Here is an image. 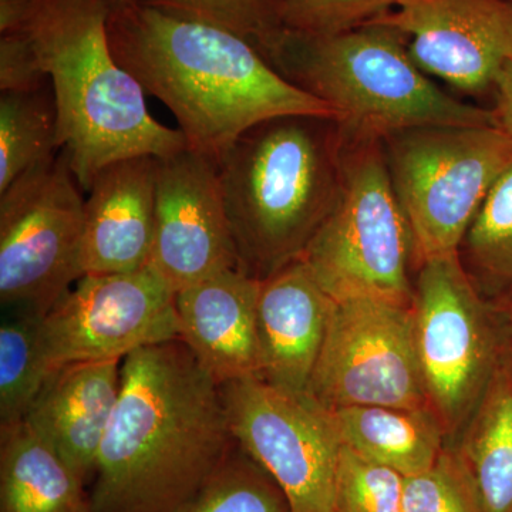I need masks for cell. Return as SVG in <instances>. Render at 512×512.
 Wrapping results in <instances>:
<instances>
[{
	"instance_id": "obj_7",
	"label": "cell",
	"mask_w": 512,
	"mask_h": 512,
	"mask_svg": "<svg viewBox=\"0 0 512 512\" xmlns=\"http://www.w3.org/2000/svg\"><path fill=\"white\" fill-rule=\"evenodd\" d=\"M410 308L427 400L450 446L512 353L507 309L485 301L460 252L417 266Z\"/></svg>"
},
{
	"instance_id": "obj_10",
	"label": "cell",
	"mask_w": 512,
	"mask_h": 512,
	"mask_svg": "<svg viewBox=\"0 0 512 512\" xmlns=\"http://www.w3.org/2000/svg\"><path fill=\"white\" fill-rule=\"evenodd\" d=\"M220 390L232 439L281 485L292 512H336L343 444L333 412L258 376Z\"/></svg>"
},
{
	"instance_id": "obj_22",
	"label": "cell",
	"mask_w": 512,
	"mask_h": 512,
	"mask_svg": "<svg viewBox=\"0 0 512 512\" xmlns=\"http://www.w3.org/2000/svg\"><path fill=\"white\" fill-rule=\"evenodd\" d=\"M63 150L52 84L0 92V192Z\"/></svg>"
},
{
	"instance_id": "obj_17",
	"label": "cell",
	"mask_w": 512,
	"mask_h": 512,
	"mask_svg": "<svg viewBox=\"0 0 512 512\" xmlns=\"http://www.w3.org/2000/svg\"><path fill=\"white\" fill-rule=\"evenodd\" d=\"M258 279L228 269L175 292L183 340L218 384L261 376Z\"/></svg>"
},
{
	"instance_id": "obj_31",
	"label": "cell",
	"mask_w": 512,
	"mask_h": 512,
	"mask_svg": "<svg viewBox=\"0 0 512 512\" xmlns=\"http://www.w3.org/2000/svg\"><path fill=\"white\" fill-rule=\"evenodd\" d=\"M497 103L493 110L495 127L512 140V62L501 70L494 87Z\"/></svg>"
},
{
	"instance_id": "obj_34",
	"label": "cell",
	"mask_w": 512,
	"mask_h": 512,
	"mask_svg": "<svg viewBox=\"0 0 512 512\" xmlns=\"http://www.w3.org/2000/svg\"><path fill=\"white\" fill-rule=\"evenodd\" d=\"M127 2V0H113V5H119V3Z\"/></svg>"
},
{
	"instance_id": "obj_29",
	"label": "cell",
	"mask_w": 512,
	"mask_h": 512,
	"mask_svg": "<svg viewBox=\"0 0 512 512\" xmlns=\"http://www.w3.org/2000/svg\"><path fill=\"white\" fill-rule=\"evenodd\" d=\"M286 32L328 37L350 32L396 8L399 0H276Z\"/></svg>"
},
{
	"instance_id": "obj_32",
	"label": "cell",
	"mask_w": 512,
	"mask_h": 512,
	"mask_svg": "<svg viewBox=\"0 0 512 512\" xmlns=\"http://www.w3.org/2000/svg\"><path fill=\"white\" fill-rule=\"evenodd\" d=\"M33 0H0V33L16 32Z\"/></svg>"
},
{
	"instance_id": "obj_16",
	"label": "cell",
	"mask_w": 512,
	"mask_h": 512,
	"mask_svg": "<svg viewBox=\"0 0 512 512\" xmlns=\"http://www.w3.org/2000/svg\"><path fill=\"white\" fill-rule=\"evenodd\" d=\"M258 281L259 377L288 392L306 393L335 301L302 259Z\"/></svg>"
},
{
	"instance_id": "obj_33",
	"label": "cell",
	"mask_w": 512,
	"mask_h": 512,
	"mask_svg": "<svg viewBox=\"0 0 512 512\" xmlns=\"http://www.w3.org/2000/svg\"><path fill=\"white\" fill-rule=\"evenodd\" d=\"M508 323H510V332H511V348H512V303L508 306L507 309Z\"/></svg>"
},
{
	"instance_id": "obj_18",
	"label": "cell",
	"mask_w": 512,
	"mask_h": 512,
	"mask_svg": "<svg viewBox=\"0 0 512 512\" xmlns=\"http://www.w3.org/2000/svg\"><path fill=\"white\" fill-rule=\"evenodd\" d=\"M121 363L80 362L47 377L25 421L89 481L119 400Z\"/></svg>"
},
{
	"instance_id": "obj_4",
	"label": "cell",
	"mask_w": 512,
	"mask_h": 512,
	"mask_svg": "<svg viewBox=\"0 0 512 512\" xmlns=\"http://www.w3.org/2000/svg\"><path fill=\"white\" fill-rule=\"evenodd\" d=\"M338 121L284 116L249 128L217 161L238 269L264 279L301 259L340 185Z\"/></svg>"
},
{
	"instance_id": "obj_23",
	"label": "cell",
	"mask_w": 512,
	"mask_h": 512,
	"mask_svg": "<svg viewBox=\"0 0 512 512\" xmlns=\"http://www.w3.org/2000/svg\"><path fill=\"white\" fill-rule=\"evenodd\" d=\"M43 315L5 311L0 323V426L25 420L47 379L39 350Z\"/></svg>"
},
{
	"instance_id": "obj_28",
	"label": "cell",
	"mask_w": 512,
	"mask_h": 512,
	"mask_svg": "<svg viewBox=\"0 0 512 512\" xmlns=\"http://www.w3.org/2000/svg\"><path fill=\"white\" fill-rule=\"evenodd\" d=\"M403 491L402 474L342 446L336 474V511L403 512Z\"/></svg>"
},
{
	"instance_id": "obj_5",
	"label": "cell",
	"mask_w": 512,
	"mask_h": 512,
	"mask_svg": "<svg viewBox=\"0 0 512 512\" xmlns=\"http://www.w3.org/2000/svg\"><path fill=\"white\" fill-rule=\"evenodd\" d=\"M266 60L325 101L350 136L383 141L413 128L495 126L493 111L443 92L414 62L406 37L379 23L328 37L285 30Z\"/></svg>"
},
{
	"instance_id": "obj_6",
	"label": "cell",
	"mask_w": 512,
	"mask_h": 512,
	"mask_svg": "<svg viewBox=\"0 0 512 512\" xmlns=\"http://www.w3.org/2000/svg\"><path fill=\"white\" fill-rule=\"evenodd\" d=\"M340 185L302 261L335 302L382 299L412 305V229L394 191L382 140L340 127Z\"/></svg>"
},
{
	"instance_id": "obj_11",
	"label": "cell",
	"mask_w": 512,
	"mask_h": 512,
	"mask_svg": "<svg viewBox=\"0 0 512 512\" xmlns=\"http://www.w3.org/2000/svg\"><path fill=\"white\" fill-rule=\"evenodd\" d=\"M180 339L175 292L150 266L83 275L42 316L39 350L47 377L80 362L124 360Z\"/></svg>"
},
{
	"instance_id": "obj_26",
	"label": "cell",
	"mask_w": 512,
	"mask_h": 512,
	"mask_svg": "<svg viewBox=\"0 0 512 512\" xmlns=\"http://www.w3.org/2000/svg\"><path fill=\"white\" fill-rule=\"evenodd\" d=\"M144 5L210 23L244 37L266 56L285 29L276 0H138Z\"/></svg>"
},
{
	"instance_id": "obj_1",
	"label": "cell",
	"mask_w": 512,
	"mask_h": 512,
	"mask_svg": "<svg viewBox=\"0 0 512 512\" xmlns=\"http://www.w3.org/2000/svg\"><path fill=\"white\" fill-rule=\"evenodd\" d=\"M234 446L220 384L183 340L138 349L121 363L90 491L94 512H178Z\"/></svg>"
},
{
	"instance_id": "obj_8",
	"label": "cell",
	"mask_w": 512,
	"mask_h": 512,
	"mask_svg": "<svg viewBox=\"0 0 512 512\" xmlns=\"http://www.w3.org/2000/svg\"><path fill=\"white\" fill-rule=\"evenodd\" d=\"M394 191L412 229L416 264L460 252L512 140L495 126L423 127L383 140Z\"/></svg>"
},
{
	"instance_id": "obj_24",
	"label": "cell",
	"mask_w": 512,
	"mask_h": 512,
	"mask_svg": "<svg viewBox=\"0 0 512 512\" xmlns=\"http://www.w3.org/2000/svg\"><path fill=\"white\" fill-rule=\"evenodd\" d=\"M178 512H292L281 485L235 443L224 463Z\"/></svg>"
},
{
	"instance_id": "obj_3",
	"label": "cell",
	"mask_w": 512,
	"mask_h": 512,
	"mask_svg": "<svg viewBox=\"0 0 512 512\" xmlns=\"http://www.w3.org/2000/svg\"><path fill=\"white\" fill-rule=\"evenodd\" d=\"M113 6V0H33L16 30L32 43L52 84L60 141L84 192L114 161L163 158L187 147L180 128L151 116L143 87L117 62L109 37Z\"/></svg>"
},
{
	"instance_id": "obj_21",
	"label": "cell",
	"mask_w": 512,
	"mask_h": 512,
	"mask_svg": "<svg viewBox=\"0 0 512 512\" xmlns=\"http://www.w3.org/2000/svg\"><path fill=\"white\" fill-rule=\"evenodd\" d=\"M447 447L470 473L484 512H512V353Z\"/></svg>"
},
{
	"instance_id": "obj_30",
	"label": "cell",
	"mask_w": 512,
	"mask_h": 512,
	"mask_svg": "<svg viewBox=\"0 0 512 512\" xmlns=\"http://www.w3.org/2000/svg\"><path fill=\"white\" fill-rule=\"evenodd\" d=\"M49 83L25 33H0V92H33Z\"/></svg>"
},
{
	"instance_id": "obj_13",
	"label": "cell",
	"mask_w": 512,
	"mask_h": 512,
	"mask_svg": "<svg viewBox=\"0 0 512 512\" xmlns=\"http://www.w3.org/2000/svg\"><path fill=\"white\" fill-rule=\"evenodd\" d=\"M238 265L217 163L188 147L158 158L148 266L178 292Z\"/></svg>"
},
{
	"instance_id": "obj_2",
	"label": "cell",
	"mask_w": 512,
	"mask_h": 512,
	"mask_svg": "<svg viewBox=\"0 0 512 512\" xmlns=\"http://www.w3.org/2000/svg\"><path fill=\"white\" fill-rule=\"evenodd\" d=\"M111 50L174 114L187 147L217 163L249 128L284 116L336 120L231 30L127 0L113 6Z\"/></svg>"
},
{
	"instance_id": "obj_25",
	"label": "cell",
	"mask_w": 512,
	"mask_h": 512,
	"mask_svg": "<svg viewBox=\"0 0 512 512\" xmlns=\"http://www.w3.org/2000/svg\"><path fill=\"white\" fill-rule=\"evenodd\" d=\"M478 278L512 292V164L495 181L461 247Z\"/></svg>"
},
{
	"instance_id": "obj_35",
	"label": "cell",
	"mask_w": 512,
	"mask_h": 512,
	"mask_svg": "<svg viewBox=\"0 0 512 512\" xmlns=\"http://www.w3.org/2000/svg\"><path fill=\"white\" fill-rule=\"evenodd\" d=\"M336 512H338V511H336Z\"/></svg>"
},
{
	"instance_id": "obj_19",
	"label": "cell",
	"mask_w": 512,
	"mask_h": 512,
	"mask_svg": "<svg viewBox=\"0 0 512 512\" xmlns=\"http://www.w3.org/2000/svg\"><path fill=\"white\" fill-rule=\"evenodd\" d=\"M0 512H94L86 481L25 420L0 426Z\"/></svg>"
},
{
	"instance_id": "obj_14",
	"label": "cell",
	"mask_w": 512,
	"mask_h": 512,
	"mask_svg": "<svg viewBox=\"0 0 512 512\" xmlns=\"http://www.w3.org/2000/svg\"><path fill=\"white\" fill-rule=\"evenodd\" d=\"M370 23L402 33L424 73L464 93L493 89L512 62V0H399Z\"/></svg>"
},
{
	"instance_id": "obj_27",
	"label": "cell",
	"mask_w": 512,
	"mask_h": 512,
	"mask_svg": "<svg viewBox=\"0 0 512 512\" xmlns=\"http://www.w3.org/2000/svg\"><path fill=\"white\" fill-rule=\"evenodd\" d=\"M403 512H484L470 473L446 447L423 473L404 477Z\"/></svg>"
},
{
	"instance_id": "obj_12",
	"label": "cell",
	"mask_w": 512,
	"mask_h": 512,
	"mask_svg": "<svg viewBox=\"0 0 512 512\" xmlns=\"http://www.w3.org/2000/svg\"><path fill=\"white\" fill-rule=\"evenodd\" d=\"M308 393L343 407H430L414 346L410 305L382 299L333 303Z\"/></svg>"
},
{
	"instance_id": "obj_15",
	"label": "cell",
	"mask_w": 512,
	"mask_h": 512,
	"mask_svg": "<svg viewBox=\"0 0 512 512\" xmlns=\"http://www.w3.org/2000/svg\"><path fill=\"white\" fill-rule=\"evenodd\" d=\"M158 158L114 161L84 201V275L121 274L150 264L156 224Z\"/></svg>"
},
{
	"instance_id": "obj_20",
	"label": "cell",
	"mask_w": 512,
	"mask_h": 512,
	"mask_svg": "<svg viewBox=\"0 0 512 512\" xmlns=\"http://www.w3.org/2000/svg\"><path fill=\"white\" fill-rule=\"evenodd\" d=\"M333 416L343 446L403 477L429 470L447 447L430 407L353 406Z\"/></svg>"
},
{
	"instance_id": "obj_9",
	"label": "cell",
	"mask_w": 512,
	"mask_h": 512,
	"mask_svg": "<svg viewBox=\"0 0 512 512\" xmlns=\"http://www.w3.org/2000/svg\"><path fill=\"white\" fill-rule=\"evenodd\" d=\"M83 192L64 150L0 192L3 311L46 315L82 278Z\"/></svg>"
}]
</instances>
